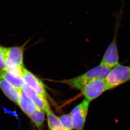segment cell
Segmentation results:
<instances>
[{
    "label": "cell",
    "instance_id": "obj_11",
    "mask_svg": "<svg viewBox=\"0 0 130 130\" xmlns=\"http://www.w3.org/2000/svg\"><path fill=\"white\" fill-rule=\"evenodd\" d=\"M18 105L22 111L28 116L33 113L38 108L32 101L22 91L20 100Z\"/></svg>",
    "mask_w": 130,
    "mask_h": 130
},
{
    "label": "cell",
    "instance_id": "obj_10",
    "mask_svg": "<svg viewBox=\"0 0 130 130\" xmlns=\"http://www.w3.org/2000/svg\"><path fill=\"white\" fill-rule=\"evenodd\" d=\"M0 79L8 82L19 90H22V87L25 84L21 75L5 69H0Z\"/></svg>",
    "mask_w": 130,
    "mask_h": 130
},
{
    "label": "cell",
    "instance_id": "obj_15",
    "mask_svg": "<svg viewBox=\"0 0 130 130\" xmlns=\"http://www.w3.org/2000/svg\"><path fill=\"white\" fill-rule=\"evenodd\" d=\"M4 48L2 50H0V69H6L5 58L3 52Z\"/></svg>",
    "mask_w": 130,
    "mask_h": 130
},
{
    "label": "cell",
    "instance_id": "obj_6",
    "mask_svg": "<svg viewBox=\"0 0 130 130\" xmlns=\"http://www.w3.org/2000/svg\"><path fill=\"white\" fill-rule=\"evenodd\" d=\"M117 39L116 34L104 54L100 64L101 66L112 69L119 64Z\"/></svg>",
    "mask_w": 130,
    "mask_h": 130
},
{
    "label": "cell",
    "instance_id": "obj_13",
    "mask_svg": "<svg viewBox=\"0 0 130 130\" xmlns=\"http://www.w3.org/2000/svg\"><path fill=\"white\" fill-rule=\"evenodd\" d=\"M29 117L35 125L38 128H40L42 125L45 120V113L44 111L37 108Z\"/></svg>",
    "mask_w": 130,
    "mask_h": 130
},
{
    "label": "cell",
    "instance_id": "obj_7",
    "mask_svg": "<svg viewBox=\"0 0 130 130\" xmlns=\"http://www.w3.org/2000/svg\"><path fill=\"white\" fill-rule=\"evenodd\" d=\"M22 76L25 84L38 93L46 97L48 96L45 85L42 82L25 67L22 69Z\"/></svg>",
    "mask_w": 130,
    "mask_h": 130
},
{
    "label": "cell",
    "instance_id": "obj_12",
    "mask_svg": "<svg viewBox=\"0 0 130 130\" xmlns=\"http://www.w3.org/2000/svg\"><path fill=\"white\" fill-rule=\"evenodd\" d=\"M46 112L50 130H53L58 127L63 126L59 118L56 116L50 109Z\"/></svg>",
    "mask_w": 130,
    "mask_h": 130
},
{
    "label": "cell",
    "instance_id": "obj_9",
    "mask_svg": "<svg viewBox=\"0 0 130 130\" xmlns=\"http://www.w3.org/2000/svg\"><path fill=\"white\" fill-rule=\"evenodd\" d=\"M0 89L8 99L17 104H18L21 96L22 90L2 79H0Z\"/></svg>",
    "mask_w": 130,
    "mask_h": 130
},
{
    "label": "cell",
    "instance_id": "obj_5",
    "mask_svg": "<svg viewBox=\"0 0 130 130\" xmlns=\"http://www.w3.org/2000/svg\"><path fill=\"white\" fill-rule=\"evenodd\" d=\"M107 90L108 88L105 79H96L88 83L81 91L86 99L90 102Z\"/></svg>",
    "mask_w": 130,
    "mask_h": 130
},
{
    "label": "cell",
    "instance_id": "obj_1",
    "mask_svg": "<svg viewBox=\"0 0 130 130\" xmlns=\"http://www.w3.org/2000/svg\"><path fill=\"white\" fill-rule=\"evenodd\" d=\"M111 70V69L100 65L87 71L82 75L71 79H64L60 83L69 85L72 88L81 91L88 83L93 79H105Z\"/></svg>",
    "mask_w": 130,
    "mask_h": 130
},
{
    "label": "cell",
    "instance_id": "obj_16",
    "mask_svg": "<svg viewBox=\"0 0 130 130\" xmlns=\"http://www.w3.org/2000/svg\"><path fill=\"white\" fill-rule=\"evenodd\" d=\"M3 48H4V47L2 46H0V50H2L3 49Z\"/></svg>",
    "mask_w": 130,
    "mask_h": 130
},
{
    "label": "cell",
    "instance_id": "obj_3",
    "mask_svg": "<svg viewBox=\"0 0 130 130\" xmlns=\"http://www.w3.org/2000/svg\"><path fill=\"white\" fill-rule=\"evenodd\" d=\"M108 90L114 89L130 81V66L119 64L111 69L105 79Z\"/></svg>",
    "mask_w": 130,
    "mask_h": 130
},
{
    "label": "cell",
    "instance_id": "obj_8",
    "mask_svg": "<svg viewBox=\"0 0 130 130\" xmlns=\"http://www.w3.org/2000/svg\"><path fill=\"white\" fill-rule=\"evenodd\" d=\"M22 91L30 98L35 105L41 110L44 112L50 109V106L46 97L38 93L26 84L22 88Z\"/></svg>",
    "mask_w": 130,
    "mask_h": 130
},
{
    "label": "cell",
    "instance_id": "obj_2",
    "mask_svg": "<svg viewBox=\"0 0 130 130\" xmlns=\"http://www.w3.org/2000/svg\"><path fill=\"white\" fill-rule=\"evenodd\" d=\"M27 42L21 46L4 47L3 49L6 69L22 76V69L24 67L23 54Z\"/></svg>",
    "mask_w": 130,
    "mask_h": 130
},
{
    "label": "cell",
    "instance_id": "obj_4",
    "mask_svg": "<svg viewBox=\"0 0 130 130\" xmlns=\"http://www.w3.org/2000/svg\"><path fill=\"white\" fill-rule=\"evenodd\" d=\"M90 102L87 99H84L71 111L70 115L73 127L75 130H83L88 115Z\"/></svg>",
    "mask_w": 130,
    "mask_h": 130
},
{
    "label": "cell",
    "instance_id": "obj_14",
    "mask_svg": "<svg viewBox=\"0 0 130 130\" xmlns=\"http://www.w3.org/2000/svg\"><path fill=\"white\" fill-rule=\"evenodd\" d=\"M59 118L64 130H72L74 129L70 114L62 115Z\"/></svg>",
    "mask_w": 130,
    "mask_h": 130
}]
</instances>
